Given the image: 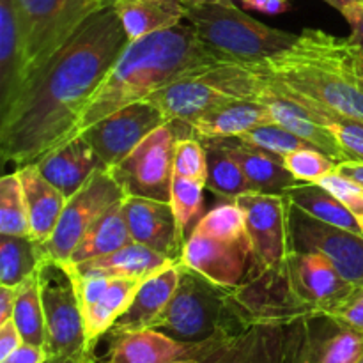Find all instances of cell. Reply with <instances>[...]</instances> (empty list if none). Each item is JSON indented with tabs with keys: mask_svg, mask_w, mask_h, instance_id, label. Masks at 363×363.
<instances>
[{
	"mask_svg": "<svg viewBox=\"0 0 363 363\" xmlns=\"http://www.w3.org/2000/svg\"><path fill=\"white\" fill-rule=\"evenodd\" d=\"M130 39L112 6L89 18L0 116V152L20 169L64 140Z\"/></svg>",
	"mask_w": 363,
	"mask_h": 363,
	"instance_id": "6da1fadb",
	"label": "cell"
},
{
	"mask_svg": "<svg viewBox=\"0 0 363 363\" xmlns=\"http://www.w3.org/2000/svg\"><path fill=\"white\" fill-rule=\"evenodd\" d=\"M220 62L188 23L130 41L59 145L77 138L116 110L144 101L165 85L204 73Z\"/></svg>",
	"mask_w": 363,
	"mask_h": 363,
	"instance_id": "7a4b0ae2",
	"label": "cell"
},
{
	"mask_svg": "<svg viewBox=\"0 0 363 363\" xmlns=\"http://www.w3.org/2000/svg\"><path fill=\"white\" fill-rule=\"evenodd\" d=\"M252 66L344 116L363 119V73L347 38L303 28L291 48Z\"/></svg>",
	"mask_w": 363,
	"mask_h": 363,
	"instance_id": "3957f363",
	"label": "cell"
},
{
	"mask_svg": "<svg viewBox=\"0 0 363 363\" xmlns=\"http://www.w3.org/2000/svg\"><path fill=\"white\" fill-rule=\"evenodd\" d=\"M181 264V279L172 300L152 328L188 344H202L234 335L257 319L241 298Z\"/></svg>",
	"mask_w": 363,
	"mask_h": 363,
	"instance_id": "277c9868",
	"label": "cell"
},
{
	"mask_svg": "<svg viewBox=\"0 0 363 363\" xmlns=\"http://www.w3.org/2000/svg\"><path fill=\"white\" fill-rule=\"evenodd\" d=\"M184 21L222 62L257 64L296 43L298 34L255 20L234 2L186 7Z\"/></svg>",
	"mask_w": 363,
	"mask_h": 363,
	"instance_id": "5b68a950",
	"label": "cell"
},
{
	"mask_svg": "<svg viewBox=\"0 0 363 363\" xmlns=\"http://www.w3.org/2000/svg\"><path fill=\"white\" fill-rule=\"evenodd\" d=\"M116 0H16L23 39V85L62 48L71 35Z\"/></svg>",
	"mask_w": 363,
	"mask_h": 363,
	"instance_id": "8992f818",
	"label": "cell"
},
{
	"mask_svg": "<svg viewBox=\"0 0 363 363\" xmlns=\"http://www.w3.org/2000/svg\"><path fill=\"white\" fill-rule=\"evenodd\" d=\"M41 296L46 319L48 357L96 362L85 339L84 318L69 272L62 262L43 259Z\"/></svg>",
	"mask_w": 363,
	"mask_h": 363,
	"instance_id": "52a82bcc",
	"label": "cell"
},
{
	"mask_svg": "<svg viewBox=\"0 0 363 363\" xmlns=\"http://www.w3.org/2000/svg\"><path fill=\"white\" fill-rule=\"evenodd\" d=\"M123 188L108 169L99 167L87 183L66 202L59 223L52 236L41 243L43 259L57 262H69L74 248L92 223L116 202L124 199Z\"/></svg>",
	"mask_w": 363,
	"mask_h": 363,
	"instance_id": "ba28073f",
	"label": "cell"
},
{
	"mask_svg": "<svg viewBox=\"0 0 363 363\" xmlns=\"http://www.w3.org/2000/svg\"><path fill=\"white\" fill-rule=\"evenodd\" d=\"M176 123H167L149 133L128 158L110 169L126 197H145L170 202L174 179Z\"/></svg>",
	"mask_w": 363,
	"mask_h": 363,
	"instance_id": "9c48e42d",
	"label": "cell"
},
{
	"mask_svg": "<svg viewBox=\"0 0 363 363\" xmlns=\"http://www.w3.org/2000/svg\"><path fill=\"white\" fill-rule=\"evenodd\" d=\"M245 213L252 257L262 273L282 275L289 254V201L286 195L254 194L234 199Z\"/></svg>",
	"mask_w": 363,
	"mask_h": 363,
	"instance_id": "30bf717a",
	"label": "cell"
},
{
	"mask_svg": "<svg viewBox=\"0 0 363 363\" xmlns=\"http://www.w3.org/2000/svg\"><path fill=\"white\" fill-rule=\"evenodd\" d=\"M289 252H318L353 286H363V236L312 218L289 202Z\"/></svg>",
	"mask_w": 363,
	"mask_h": 363,
	"instance_id": "8fae6325",
	"label": "cell"
},
{
	"mask_svg": "<svg viewBox=\"0 0 363 363\" xmlns=\"http://www.w3.org/2000/svg\"><path fill=\"white\" fill-rule=\"evenodd\" d=\"M167 123V117L151 101L144 99L103 117L87 128L82 137L91 144L103 169L110 170L128 158L149 133Z\"/></svg>",
	"mask_w": 363,
	"mask_h": 363,
	"instance_id": "7c38bea8",
	"label": "cell"
},
{
	"mask_svg": "<svg viewBox=\"0 0 363 363\" xmlns=\"http://www.w3.org/2000/svg\"><path fill=\"white\" fill-rule=\"evenodd\" d=\"M282 277L294 305L307 314H323L346 298L354 287L318 252H289Z\"/></svg>",
	"mask_w": 363,
	"mask_h": 363,
	"instance_id": "4fadbf2b",
	"label": "cell"
},
{
	"mask_svg": "<svg viewBox=\"0 0 363 363\" xmlns=\"http://www.w3.org/2000/svg\"><path fill=\"white\" fill-rule=\"evenodd\" d=\"M252 255L248 238H225L194 227L181 252V264L225 289H240Z\"/></svg>",
	"mask_w": 363,
	"mask_h": 363,
	"instance_id": "5bb4252c",
	"label": "cell"
},
{
	"mask_svg": "<svg viewBox=\"0 0 363 363\" xmlns=\"http://www.w3.org/2000/svg\"><path fill=\"white\" fill-rule=\"evenodd\" d=\"M363 358V333L323 314L300 321L289 363H358Z\"/></svg>",
	"mask_w": 363,
	"mask_h": 363,
	"instance_id": "9a60e30c",
	"label": "cell"
},
{
	"mask_svg": "<svg viewBox=\"0 0 363 363\" xmlns=\"http://www.w3.org/2000/svg\"><path fill=\"white\" fill-rule=\"evenodd\" d=\"M124 215L135 243L144 245L170 259H181L183 245L177 236L176 216L170 202L126 197Z\"/></svg>",
	"mask_w": 363,
	"mask_h": 363,
	"instance_id": "2e32d148",
	"label": "cell"
},
{
	"mask_svg": "<svg viewBox=\"0 0 363 363\" xmlns=\"http://www.w3.org/2000/svg\"><path fill=\"white\" fill-rule=\"evenodd\" d=\"M108 351L101 363H172L197 358L202 344H188L147 328L137 332H110Z\"/></svg>",
	"mask_w": 363,
	"mask_h": 363,
	"instance_id": "e0dca14e",
	"label": "cell"
},
{
	"mask_svg": "<svg viewBox=\"0 0 363 363\" xmlns=\"http://www.w3.org/2000/svg\"><path fill=\"white\" fill-rule=\"evenodd\" d=\"M229 99H233V96L211 84L204 73H199L165 85L149 96L147 101H151L169 123H183L188 126L199 116Z\"/></svg>",
	"mask_w": 363,
	"mask_h": 363,
	"instance_id": "ac0fdd59",
	"label": "cell"
},
{
	"mask_svg": "<svg viewBox=\"0 0 363 363\" xmlns=\"http://www.w3.org/2000/svg\"><path fill=\"white\" fill-rule=\"evenodd\" d=\"M35 165L53 186L59 188L66 199H69L87 183L101 163L91 144L80 135L46 152Z\"/></svg>",
	"mask_w": 363,
	"mask_h": 363,
	"instance_id": "d6986e66",
	"label": "cell"
},
{
	"mask_svg": "<svg viewBox=\"0 0 363 363\" xmlns=\"http://www.w3.org/2000/svg\"><path fill=\"white\" fill-rule=\"evenodd\" d=\"M275 124L269 110L262 103L252 99L233 98L191 121L188 128L194 137L233 138L241 137L254 128Z\"/></svg>",
	"mask_w": 363,
	"mask_h": 363,
	"instance_id": "ffe728a7",
	"label": "cell"
},
{
	"mask_svg": "<svg viewBox=\"0 0 363 363\" xmlns=\"http://www.w3.org/2000/svg\"><path fill=\"white\" fill-rule=\"evenodd\" d=\"M16 174L23 188L30 236L39 243H45L55 230L60 215L66 208V195L43 176L35 163L20 167Z\"/></svg>",
	"mask_w": 363,
	"mask_h": 363,
	"instance_id": "44dd1931",
	"label": "cell"
},
{
	"mask_svg": "<svg viewBox=\"0 0 363 363\" xmlns=\"http://www.w3.org/2000/svg\"><path fill=\"white\" fill-rule=\"evenodd\" d=\"M181 279V261L149 277L138 289L133 303L110 332H137L155 326L172 300Z\"/></svg>",
	"mask_w": 363,
	"mask_h": 363,
	"instance_id": "7402d4cb",
	"label": "cell"
},
{
	"mask_svg": "<svg viewBox=\"0 0 363 363\" xmlns=\"http://www.w3.org/2000/svg\"><path fill=\"white\" fill-rule=\"evenodd\" d=\"M23 85V39L16 0H0V116Z\"/></svg>",
	"mask_w": 363,
	"mask_h": 363,
	"instance_id": "603a6c76",
	"label": "cell"
},
{
	"mask_svg": "<svg viewBox=\"0 0 363 363\" xmlns=\"http://www.w3.org/2000/svg\"><path fill=\"white\" fill-rule=\"evenodd\" d=\"M218 140L240 162L248 181L259 194L284 195L291 186L298 183L284 165L282 156L255 147L236 137L218 138Z\"/></svg>",
	"mask_w": 363,
	"mask_h": 363,
	"instance_id": "cb8c5ba5",
	"label": "cell"
},
{
	"mask_svg": "<svg viewBox=\"0 0 363 363\" xmlns=\"http://www.w3.org/2000/svg\"><path fill=\"white\" fill-rule=\"evenodd\" d=\"M112 7L130 41L177 27L186 16L181 0H116Z\"/></svg>",
	"mask_w": 363,
	"mask_h": 363,
	"instance_id": "d4e9b609",
	"label": "cell"
},
{
	"mask_svg": "<svg viewBox=\"0 0 363 363\" xmlns=\"http://www.w3.org/2000/svg\"><path fill=\"white\" fill-rule=\"evenodd\" d=\"M145 280L147 279H113L103 296L91 307L82 311L85 339H87V347L91 353H94L101 337L110 333L121 315L130 308Z\"/></svg>",
	"mask_w": 363,
	"mask_h": 363,
	"instance_id": "484cf974",
	"label": "cell"
},
{
	"mask_svg": "<svg viewBox=\"0 0 363 363\" xmlns=\"http://www.w3.org/2000/svg\"><path fill=\"white\" fill-rule=\"evenodd\" d=\"M179 261L181 259H170L133 241L105 257L92 259V261L73 266H77L82 272L103 273L112 279H149Z\"/></svg>",
	"mask_w": 363,
	"mask_h": 363,
	"instance_id": "4316f807",
	"label": "cell"
},
{
	"mask_svg": "<svg viewBox=\"0 0 363 363\" xmlns=\"http://www.w3.org/2000/svg\"><path fill=\"white\" fill-rule=\"evenodd\" d=\"M126 199V197H124ZM124 199L110 206L98 220L91 225V229L84 234L78 247L71 255V264L92 261V259L105 257L121 250L126 245L133 243L130 227H128L126 215H124Z\"/></svg>",
	"mask_w": 363,
	"mask_h": 363,
	"instance_id": "83f0119b",
	"label": "cell"
},
{
	"mask_svg": "<svg viewBox=\"0 0 363 363\" xmlns=\"http://www.w3.org/2000/svg\"><path fill=\"white\" fill-rule=\"evenodd\" d=\"M284 195L291 204L300 208L312 218L362 234L360 223L354 213L319 183H296Z\"/></svg>",
	"mask_w": 363,
	"mask_h": 363,
	"instance_id": "f1b7e54d",
	"label": "cell"
},
{
	"mask_svg": "<svg viewBox=\"0 0 363 363\" xmlns=\"http://www.w3.org/2000/svg\"><path fill=\"white\" fill-rule=\"evenodd\" d=\"M280 82V80H279ZM286 85V84H284ZM287 87V85H286ZM289 89L291 96L318 121L321 126H325L337 142L340 144L342 151L346 152L350 162H362L363 163V119L357 117L344 116V113L337 112V110L330 108V106L323 105V103L315 101V99L308 98V96L301 94V92Z\"/></svg>",
	"mask_w": 363,
	"mask_h": 363,
	"instance_id": "f546056e",
	"label": "cell"
},
{
	"mask_svg": "<svg viewBox=\"0 0 363 363\" xmlns=\"http://www.w3.org/2000/svg\"><path fill=\"white\" fill-rule=\"evenodd\" d=\"M208 151V181L206 188L213 194L225 199H238L241 195L254 194V186L248 181L243 167L227 151L218 138H204L202 140Z\"/></svg>",
	"mask_w": 363,
	"mask_h": 363,
	"instance_id": "4dcf8cb0",
	"label": "cell"
},
{
	"mask_svg": "<svg viewBox=\"0 0 363 363\" xmlns=\"http://www.w3.org/2000/svg\"><path fill=\"white\" fill-rule=\"evenodd\" d=\"M41 243L30 236L0 234V286L18 287L41 268Z\"/></svg>",
	"mask_w": 363,
	"mask_h": 363,
	"instance_id": "1f68e13d",
	"label": "cell"
},
{
	"mask_svg": "<svg viewBox=\"0 0 363 363\" xmlns=\"http://www.w3.org/2000/svg\"><path fill=\"white\" fill-rule=\"evenodd\" d=\"M13 319L20 330L23 342L46 350V319L41 296V268L18 286Z\"/></svg>",
	"mask_w": 363,
	"mask_h": 363,
	"instance_id": "d6a6232c",
	"label": "cell"
},
{
	"mask_svg": "<svg viewBox=\"0 0 363 363\" xmlns=\"http://www.w3.org/2000/svg\"><path fill=\"white\" fill-rule=\"evenodd\" d=\"M204 190H208L206 181L174 176L170 206H172L174 216H176L177 236H179L183 247L188 240V227L194 223L195 218L201 216L202 204H204Z\"/></svg>",
	"mask_w": 363,
	"mask_h": 363,
	"instance_id": "836d02e7",
	"label": "cell"
},
{
	"mask_svg": "<svg viewBox=\"0 0 363 363\" xmlns=\"http://www.w3.org/2000/svg\"><path fill=\"white\" fill-rule=\"evenodd\" d=\"M0 234L30 236L23 188L16 172L7 174L0 179Z\"/></svg>",
	"mask_w": 363,
	"mask_h": 363,
	"instance_id": "e575fe53",
	"label": "cell"
},
{
	"mask_svg": "<svg viewBox=\"0 0 363 363\" xmlns=\"http://www.w3.org/2000/svg\"><path fill=\"white\" fill-rule=\"evenodd\" d=\"M284 165L298 183H319L323 177L335 172L339 163L315 147L298 149L282 156Z\"/></svg>",
	"mask_w": 363,
	"mask_h": 363,
	"instance_id": "d590c367",
	"label": "cell"
},
{
	"mask_svg": "<svg viewBox=\"0 0 363 363\" xmlns=\"http://www.w3.org/2000/svg\"><path fill=\"white\" fill-rule=\"evenodd\" d=\"M236 138H241V140L248 142V144L255 145V147H261L264 151H269L279 156H286L289 152L298 151V149L314 147V145L308 144L303 138L296 137L291 131L280 128L279 124H264V126L254 128V130L247 131V133Z\"/></svg>",
	"mask_w": 363,
	"mask_h": 363,
	"instance_id": "8d00e7d4",
	"label": "cell"
},
{
	"mask_svg": "<svg viewBox=\"0 0 363 363\" xmlns=\"http://www.w3.org/2000/svg\"><path fill=\"white\" fill-rule=\"evenodd\" d=\"M208 151L201 138H177L174 145V176L208 181Z\"/></svg>",
	"mask_w": 363,
	"mask_h": 363,
	"instance_id": "74e56055",
	"label": "cell"
},
{
	"mask_svg": "<svg viewBox=\"0 0 363 363\" xmlns=\"http://www.w3.org/2000/svg\"><path fill=\"white\" fill-rule=\"evenodd\" d=\"M323 315H328L339 325L363 333V286H354L346 298L323 312Z\"/></svg>",
	"mask_w": 363,
	"mask_h": 363,
	"instance_id": "f35d334b",
	"label": "cell"
},
{
	"mask_svg": "<svg viewBox=\"0 0 363 363\" xmlns=\"http://www.w3.org/2000/svg\"><path fill=\"white\" fill-rule=\"evenodd\" d=\"M319 184L326 188L332 195H335L344 206H347L354 213V216L363 213V188L358 183H354L353 179L342 176L335 170V172L323 177Z\"/></svg>",
	"mask_w": 363,
	"mask_h": 363,
	"instance_id": "ab89813d",
	"label": "cell"
},
{
	"mask_svg": "<svg viewBox=\"0 0 363 363\" xmlns=\"http://www.w3.org/2000/svg\"><path fill=\"white\" fill-rule=\"evenodd\" d=\"M342 16L346 18V21L351 27V34L347 39H350L354 59H357L358 66H360L363 73V4H353V6L344 11Z\"/></svg>",
	"mask_w": 363,
	"mask_h": 363,
	"instance_id": "60d3db41",
	"label": "cell"
},
{
	"mask_svg": "<svg viewBox=\"0 0 363 363\" xmlns=\"http://www.w3.org/2000/svg\"><path fill=\"white\" fill-rule=\"evenodd\" d=\"M21 344H23V339H21L20 330H18L14 319L2 323L0 325V362L6 360Z\"/></svg>",
	"mask_w": 363,
	"mask_h": 363,
	"instance_id": "b9f144b4",
	"label": "cell"
},
{
	"mask_svg": "<svg viewBox=\"0 0 363 363\" xmlns=\"http://www.w3.org/2000/svg\"><path fill=\"white\" fill-rule=\"evenodd\" d=\"M46 358H48V351L45 347L23 342L0 363H45Z\"/></svg>",
	"mask_w": 363,
	"mask_h": 363,
	"instance_id": "7bdbcfd3",
	"label": "cell"
},
{
	"mask_svg": "<svg viewBox=\"0 0 363 363\" xmlns=\"http://www.w3.org/2000/svg\"><path fill=\"white\" fill-rule=\"evenodd\" d=\"M245 9L259 11V13L272 14H284L291 9V0H240Z\"/></svg>",
	"mask_w": 363,
	"mask_h": 363,
	"instance_id": "ee69618b",
	"label": "cell"
},
{
	"mask_svg": "<svg viewBox=\"0 0 363 363\" xmlns=\"http://www.w3.org/2000/svg\"><path fill=\"white\" fill-rule=\"evenodd\" d=\"M18 287L0 286V325L13 319L14 305H16Z\"/></svg>",
	"mask_w": 363,
	"mask_h": 363,
	"instance_id": "f6af8a7d",
	"label": "cell"
},
{
	"mask_svg": "<svg viewBox=\"0 0 363 363\" xmlns=\"http://www.w3.org/2000/svg\"><path fill=\"white\" fill-rule=\"evenodd\" d=\"M337 172L342 176L350 177L354 183H358L363 188V163L362 162H344L337 167Z\"/></svg>",
	"mask_w": 363,
	"mask_h": 363,
	"instance_id": "bcb514c9",
	"label": "cell"
},
{
	"mask_svg": "<svg viewBox=\"0 0 363 363\" xmlns=\"http://www.w3.org/2000/svg\"><path fill=\"white\" fill-rule=\"evenodd\" d=\"M323 2H326L328 6H332V7H335V9L342 14L347 7H351L353 4H358L360 0H323Z\"/></svg>",
	"mask_w": 363,
	"mask_h": 363,
	"instance_id": "7dc6e473",
	"label": "cell"
},
{
	"mask_svg": "<svg viewBox=\"0 0 363 363\" xmlns=\"http://www.w3.org/2000/svg\"><path fill=\"white\" fill-rule=\"evenodd\" d=\"M186 7L191 6H202V4H218V2H234V0H181Z\"/></svg>",
	"mask_w": 363,
	"mask_h": 363,
	"instance_id": "c3c4849f",
	"label": "cell"
},
{
	"mask_svg": "<svg viewBox=\"0 0 363 363\" xmlns=\"http://www.w3.org/2000/svg\"><path fill=\"white\" fill-rule=\"evenodd\" d=\"M45 363H99V360H96V362H78V360H67V358L48 357L45 360Z\"/></svg>",
	"mask_w": 363,
	"mask_h": 363,
	"instance_id": "681fc988",
	"label": "cell"
},
{
	"mask_svg": "<svg viewBox=\"0 0 363 363\" xmlns=\"http://www.w3.org/2000/svg\"><path fill=\"white\" fill-rule=\"evenodd\" d=\"M101 363V362H99ZM172 363H201L199 360H195V358H188V360H177V362H172Z\"/></svg>",
	"mask_w": 363,
	"mask_h": 363,
	"instance_id": "f907efd6",
	"label": "cell"
},
{
	"mask_svg": "<svg viewBox=\"0 0 363 363\" xmlns=\"http://www.w3.org/2000/svg\"><path fill=\"white\" fill-rule=\"evenodd\" d=\"M358 218V223H360V229H362V236H363V213H360V215L357 216Z\"/></svg>",
	"mask_w": 363,
	"mask_h": 363,
	"instance_id": "816d5d0a",
	"label": "cell"
},
{
	"mask_svg": "<svg viewBox=\"0 0 363 363\" xmlns=\"http://www.w3.org/2000/svg\"><path fill=\"white\" fill-rule=\"evenodd\" d=\"M358 363H363V358H362V360H360V362H358Z\"/></svg>",
	"mask_w": 363,
	"mask_h": 363,
	"instance_id": "f5cc1de1",
	"label": "cell"
},
{
	"mask_svg": "<svg viewBox=\"0 0 363 363\" xmlns=\"http://www.w3.org/2000/svg\"><path fill=\"white\" fill-rule=\"evenodd\" d=\"M360 2H362V4H363V0H360Z\"/></svg>",
	"mask_w": 363,
	"mask_h": 363,
	"instance_id": "db71d44e",
	"label": "cell"
}]
</instances>
